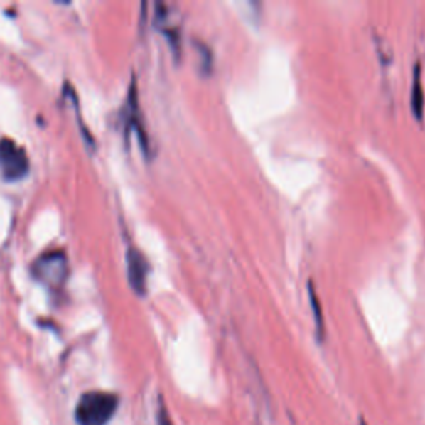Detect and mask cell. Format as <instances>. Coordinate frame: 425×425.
I'll return each instance as SVG.
<instances>
[{"mask_svg":"<svg viewBox=\"0 0 425 425\" xmlns=\"http://www.w3.org/2000/svg\"><path fill=\"white\" fill-rule=\"evenodd\" d=\"M410 105H412L414 115L422 120L424 117V87H422V67L420 62L414 67V82H412V95H410Z\"/></svg>","mask_w":425,"mask_h":425,"instance_id":"5","label":"cell"},{"mask_svg":"<svg viewBox=\"0 0 425 425\" xmlns=\"http://www.w3.org/2000/svg\"><path fill=\"white\" fill-rule=\"evenodd\" d=\"M31 161L27 151L12 138L0 140V173L7 181H18L28 175Z\"/></svg>","mask_w":425,"mask_h":425,"instance_id":"3","label":"cell"},{"mask_svg":"<svg viewBox=\"0 0 425 425\" xmlns=\"http://www.w3.org/2000/svg\"><path fill=\"white\" fill-rule=\"evenodd\" d=\"M127 271L130 286L135 289L136 294L143 296L146 291V278H148V261L140 251L135 248L128 249L127 254Z\"/></svg>","mask_w":425,"mask_h":425,"instance_id":"4","label":"cell"},{"mask_svg":"<svg viewBox=\"0 0 425 425\" xmlns=\"http://www.w3.org/2000/svg\"><path fill=\"white\" fill-rule=\"evenodd\" d=\"M195 47H196V50H198V53H200V58H201L200 68L205 73H210L211 68H212V52H211V48L201 41H195Z\"/></svg>","mask_w":425,"mask_h":425,"instance_id":"7","label":"cell"},{"mask_svg":"<svg viewBox=\"0 0 425 425\" xmlns=\"http://www.w3.org/2000/svg\"><path fill=\"white\" fill-rule=\"evenodd\" d=\"M156 422H158V425H173V420L170 417V412H168L166 405L163 404V400H160V405H158Z\"/></svg>","mask_w":425,"mask_h":425,"instance_id":"8","label":"cell"},{"mask_svg":"<svg viewBox=\"0 0 425 425\" xmlns=\"http://www.w3.org/2000/svg\"><path fill=\"white\" fill-rule=\"evenodd\" d=\"M32 274L50 289L62 288L68 276L67 254L60 249L45 251L32 263Z\"/></svg>","mask_w":425,"mask_h":425,"instance_id":"2","label":"cell"},{"mask_svg":"<svg viewBox=\"0 0 425 425\" xmlns=\"http://www.w3.org/2000/svg\"><path fill=\"white\" fill-rule=\"evenodd\" d=\"M120 397L105 390H90L78 399L75 420L78 425H108L117 414Z\"/></svg>","mask_w":425,"mask_h":425,"instance_id":"1","label":"cell"},{"mask_svg":"<svg viewBox=\"0 0 425 425\" xmlns=\"http://www.w3.org/2000/svg\"><path fill=\"white\" fill-rule=\"evenodd\" d=\"M309 291V301H311V309H313L314 316V324H316V334H318L319 339H323L324 335V319H323V309H321V301L318 298V291H316V286L313 281H309L308 284Z\"/></svg>","mask_w":425,"mask_h":425,"instance_id":"6","label":"cell"}]
</instances>
